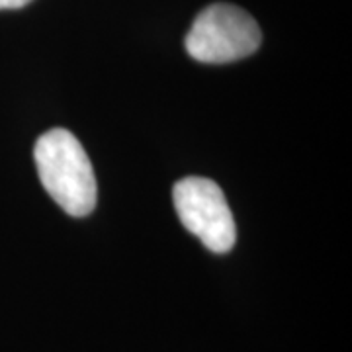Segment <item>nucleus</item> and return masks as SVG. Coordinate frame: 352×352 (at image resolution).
Segmentation results:
<instances>
[{"mask_svg":"<svg viewBox=\"0 0 352 352\" xmlns=\"http://www.w3.org/2000/svg\"><path fill=\"white\" fill-rule=\"evenodd\" d=\"M36 166L43 188L73 217L96 208L98 186L94 168L80 141L67 129H50L36 143Z\"/></svg>","mask_w":352,"mask_h":352,"instance_id":"nucleus-1","label":"nucleus"},{"mask_svg":"<svg viewBox=\"0 0 352 352\" xmlns=\"http://www.w3.org/2000/svg\"><path fill=\"white\" fill-rule=\"evenodd\" d=\"M263 34L251 14L227 2L204 8L186 36V51L200 63H233L261 47Z\"/></svg>","mask_w":352,"mask_h":352,"instance_id":"nucleus-2","label":"nucleus"},{"mask_svg":"<svg viewBox=\"0 0 352 352\" xmlns=\"http://www.w3.org/2000/svg\"><path fill=\"white\" fill-rule=\"evenodd\" d=\"M173 200L182 226L201 241L208 251L223 254L237 241L235 219L223 190L204 176H188L176 182Z\"/></svg>","mask_w":352,"mask_h":352,"instance_id":"nucleus-3","label":"nucleus"},{"mask_svg":"<svg viewBox=\"0 0 352 352\" xmlns=\"http://www.w3.org/2000/svg\"><path fill=\"white\" fill-rule=\"evenodd\" d=\"M32 0H0V10H16V8H24L25 4H30Z\"/></svg>","mask_w":352,"mask_h":352,"instance_id":"nucleus-4","label":"nucleus"}]
</instances>
